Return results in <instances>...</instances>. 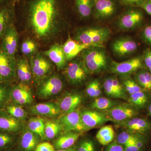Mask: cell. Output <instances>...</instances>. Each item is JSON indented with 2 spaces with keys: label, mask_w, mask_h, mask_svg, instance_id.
Listing matches in <instances>:
<instances>
[{
  "label": "cell",
  "mask_w": 151,
  "mask_h": 151,
  "mask_svg": "<svg viewBox=\"0 0 151 151\" xmlns=\"http://www.w3.org/2000/svg\"><path fill=\"white\" fill-rule=\"evenodd\" d=\"M86 94L91 98L100 97L102 94L100 81L97 79H94L89 81L86 86Z\"/></svg>",
  "instance_id": "cell-37"
},
{
  "label": "cell",
  "mask_w": 151,
  "mask_h": 151,
  "mask_svg": "<svg viewBox=\"0 0 151 151\" xmlns=\"http://www.w3.org/2000/svg\"><path fill=\"white\" fill-rule=\"evenodd\" d=\"M58 120L64 132L73 131L81 134L86 132L81 119V111L78 109L70 113L62 114Z\"/></svg>",
  "instance_id": "cell-12"
},
{
  "label": "cell",
  "mask_w": 151,
  "mask_h": 151,
  "mask_svg": "<svg viewBox=\"0 0 151 151\" xmlns=\"http://www.w3.org/2000/svg\"><path fill=\"white\" fill-rule=\"evenodd\" d=\"M64 83L59 76L50 75L38 85L37 97L45 100L57 95L62 91Z\"/></svg>",
  "instance_id": "cell-6"
},
{
  "label": "cell",
  "mask_w": 151,
  "mask_h": 151,
  "mask_svg": "<svg viewBox=\"0 0 151 151\" xmlns=\"http://www.w3.org/2000/svg\"><path fill=\"white\" fill-rule=\"evenodd\" d=\"M122 83L125 87L126 92L129 95L144 91L136 81L130 78L129 76L122 77Z\"/></svg>",
  "instance_id": "cell-39"
},
{
  "label": "cell",
  "mask_w": 151,
  "mask_h": 151,
  "mask_svg": "<svg viewBox=\"0 0 151 151\" xmlns=\"http://www.w3.org/2000/svg\"><path fill=\"white\" fill-rule=\"evenodd\" d=\"M142 35L146 42L151 45V25L145 27L143 30Z\"/></svg>",
  "instance_id": "cell-45"
},
{
  "label": "cell",
  "mask_w": 151,
  "mask_h": 151,
  "mask_svg": "<svg viewBox=\"0 0 151 151\" xmlns=\"http://www.w3.org/2000/svg\"><path fill=\"white\" fill-rule=\"evenodd\" d=\"M120 103L119 101L112 98L98 97L95 98L91 103L90 108L93 110L104 112L110 110Z\"/></svg>",
  "instance_id": "cell-27"
},
{
  "label": "cell",
  "mask_w": 151,
  "mask_h": 151,
  "mask_svg": "<svg viewBox=\"0 0 151 151\" xmlns=\"http://www.w3.org/2000/svg\"><path fill=\"white\" fill-rule=\"evenodd\" d=\"M29 63L33 79L37 85L50 75L52 65L42 55L39 53L34 55L30 58Z\"/></svg>",
  "instance_id": "cell-5"
},
{
  "label": "cell",
  "mask_w": 151,
  "mask_h": 151,
  "mask_svg": "<svg viewBox=\"0 0 151 151\" xmlns=\"http://www.w3.org/2000/svg\"><path fill=\"white\" fill-rule=\"evenodd\" d=\"M80 55L90 74L108 70L111 60L104 47H90L81 52Z\"/></svg>",
  "instance_id": "cell-2"
},
{
  "label": "cell",
  "mask_w": 151,
  "mask_h": 151,
  "mask_svg": "<svg viewBox=\"0 0 151 151\" xmlns=\"http://www.w3.org/2000/svg\"><path fill=\"white\" fill-rule=\"evenodd\" d=\"M115 132L112 125H106L98 131L96 138L98 142L103 146H107L114 141Z\"/></svg>",
  "instance_id": "cell-28"
},
{
  "label": "cell",
  "mask_w": 151,
  "mask_h": 151,
  "mask_svg": "<svg viewBox=\"0 0 151 151\" xmlns=\"http://www.w3.org/2000/svg\"><path fill=\"white\" fill-rule=\"evenodd\" d=\"M104 151H125L124 146L120 145L116 141L106 146Z\"/></svg>",
  "instance_id": "cell-43"
},
{
  "label": "cell",
  "mask_w": 151,
  "mask_h": 151,
  "mask_svg": "<svg viewBox=\"0 0 151 151\" xmlns=\"http://www.w3.org/2000/svg\"><path fill=\"white\" fill-rule=\"evenodd\" d=\"M135 140L130 142L124 146L125 151H142L135 145Z\"/></svg>",
  "instance_id": "cell-47"
},
{
  "label": "cell",
  "mask_w": 151,
  "mask_h": 151,
  "mask_svg": "<svg viewBox=\"0 0 151 151\" xmlns=\"http://www.w3.org/2000/svg\"><path fill=\"white\" fill-rule=\"evenodd\" d=\"M148 114L149 116H151V102L149 104L148 107Z\"/></svg>",
  "instance_id": "cell-51"
},
{
  "label": "cell",
  "mask_w": 151,
  "mask_h": 151,
  "mask_svg": "<svg viewBox=\"0 0 151 151\" xmlns=\"http://www.w3.org/2000/svg\"><path fill=\"white\" fill-rule=\"evenodd\" d=\"M149 71H150V73H151V67L150 68H149Z\"/></svg>",
  "instance_id": "cell-52"
},
{
  "label": "cell",
  "mask_w": 151,
  "mask_h": 151,
  "mask_svg": "<svg viewBox=\"0 0 151 151\" xmlns=\"http://www.w3.org/2000/svg\"><path fill=\"white\" fill-rule=\"evenodd\" d=\"M76 151H96V147L92 139L86 138L81 141Z\"/></svg>",
  "instance_id": "cell-41"
},
{
  "label": "cell",
  "mask_w": 151,
  "mask_h": 151,
  "mask_svg": "<svg viewBox=\"0 0 151 151\" xmlns=\"http://www.w3.org/2000/svg\"><path fill=\"white\" fill-rule=\"evenodd\" d=\"M149 96L145 91L136 92L130 94L128 97V103L137 109H141L147 105Z\"/></svg>",
  "instance_id": "cell-32"
},
{
  "label": "cell",
  "mask_w": 151,
  "mask_h": 151,
  "mask_svg": "<svg viewBox=\"0 0 151 151\" xmlns=\"http://www.w3.org/2000/svg\"><path fill=\"white\" fill-rule=\"evenodd\" d=\"M122 4L125 5L139 7L147 0H120Z\"/></svg>",
  "instance_id": "cell-46"
},
{
  "label": "cell",
  "mask_w": 151,
  "mask_h": 151,
  "mask_svg": "<svg viewBox=\"0 0 151 151\" xmlns=\"http://www.w3.org/2000/svg\"><path fill=\"white\" fill-rule=\"evenodd\" d=\"M43 55L47 56L59 70L64 68L67 64L62 45L58 44L53 45L48 50L44 51Z\"/></svg>",
  "instance_id": "cell-21"
},
{
  "label": "cell",
  "mask_w": 151,
  "mask_h": 151,
  "mask_svg": "<svg viewBox=\"0 0 151 151\" xmlns=\"http://www.w3.org/2000/svg\"><path fill=\"white\" fill-rule=\"evenodd\" d=\"M149 1H151V0H149Z\"/></svg>",
  "instance_id": "cell-54"
},
{
  "label": "cell",
  "mask_w": 151,
  "mask_h": 151,
  "mask_svg": "<svg viewBox=\"0 0 151 151\" xmlns=\"http://www.w3.org/2000/svg\"><path fill=\"white\" fill-rule=\"evenodd\" d=\"M81 134L73 131L64 132L58 137L55 141V148L58 150H64L71 147L78 140Z\"/></svg>",
  "instance_id": "cell-25"
},
{
  "label": "cell",
  "mask_w": 151,
  "mask_h": 151,
  "mask_svg": "<svg viewBox=\"0 0 151 151\" xmlns=\"http://www.w3.org/2000/svg\"><path fill=\"white\" fill-rule=\"evenodd\" d=\"M8 1L9 0H0V7L9 4Z\"/></svg>",
  "instance_id": "cell-50"
},
{
  "label": "cell",
  "mask_w": 151,
  "mask_h": 151,
  "mask_svg": "<svg viewBox=\"0 0 151 151\" xmlns=\"http://www.w3.org/2000/svg\"><path fill=\"white\" fill-rule=\"evenodd\" d=\"M142 67V58L137 57L121 62L111 60L108 70L111 73L119 75L122 78L129 76L131 74L140 70Z\"/></svg>",
  "instance_id": "cell-7"
},
{
  "label": "cell",
  "mask_w": 151,
  "mask_h": 151,
  "mask_svg": "<svg viewBox=\"0 0 151 151\" xmlns=\"http://www.w3.org/2000/svg\"><path fill=\"white\" fill-rule=\"evenodd\" d=\"M139 7L151 16V2L149 0H147L145 2L143 3Z\"/></svg>",
  "instance_id": "cell-48"
},
{
  "label": "cell",
  "mask_w": 151,
  "mask_h": 151,
  "mask_svg": "<svg viewBox=\"0 0 151 151\" xmlns=\"http://www.w3.org/2000/svg\"><path fill=\"white\" fill-rule=\"evenodd\" d=\"M21 49L23 54L31 57L36 54L37 49V44L33 40L27 38L23 42Z\"/></svg>",
  "instance_id": "cell-38"
},
{
  "label": "cell",
  "mask_w": 151,
  "mask_h": 151,
  "mask_svg": "<svg viewBox=\"0 0 151 151\" xmlns=\"http://www.w3.org/2000/svg\"><path fill=\"white\" fill-rule=\"evenodd\" d=\"M33 101L32 92L29 85L19 83L12 86L10 103L22 106L29 105Z\"/></svg>",
  "instance_id": "cell-10"
},
{
  "label": "cell",
  "mask_w": 151,
  "mask_h": 151,
  "mask_svg": "<svg viewBox=\"0 0 151 151\" xmlns=\"http://www.w3.org/2000/svg\"><path fill=\"white\" fill-rule=\"evenodd\" d=\"M45 123L40 117H33L29 120L27 128L29 130L39 136L41 139H45Z\"/></svg>",
  "instance_id": "cell-30"
},
{
  "label": "cell",
  "mask_w": 151,
  "mask_h": 151,
  "mask_svg": "<svg viewBox=\"0 0 151 151\" xmlns=\"http://www.w3.org/2000/svg\"><path fill=\"white\" fill-rule=\"evenodd\" d=\"M62 131L63 128L58 119L49 120L45 123V139H53L58 137Z\"/></svg>",
  "instance_id": "cell-29"
},
{
  "label": "cell",
  "mask_w": 151,
  "mask_h": 151,
  "mask_svg": "<svg viewBox=\"0 0 151 151\" xmlns=\"http://www.w3.org/2000/svg\"><path fill=\"white\" fill-rule=\"evenodd\" d=\"M4 110L14 118L22 122L27 118V113L21 105L9 103L6 105Z\"/></svg>",
  "instance_id": "cell-34"
},
{
  "label": "cell",
  "mask_w": 151,
  "mask_h": 151,
  "mask_svg": "<svg viewBox=\"0 0 151 151\" xmlns=\"http://www.w3.org/2000/svg\"><path fill=\"white\" fill-rule=\"evenodd\" d=\"M135 78V81L144 91H151V73L150 71L140 70L136 72Z\"/></svg>",
  "instance_id": "cell-33"
},
{
  "label": "cell",
  "mask_w": 151,
  "mask_h": 151,
  "mask_svg": "<svg viewBox=\"0 0 151 151\" xmlns=\"http://www.w3.org/2000/svg\"><path fill=\"white\" fill-rule=\"evenodd\" d=\"M18 34L14 23L9 27L1 38L0 45L3 51L12 59L16 60L15 54L17 48Z\"/></svg>",
  "instance_id": "cell-13"
},
{
  "label": "cell",
  "mask_w": 151,
  "mask_h": 151,
  "mask_svg": "<svg viewBox=\"0 0 151 151\" xmlns=\"http://www.w3.org/2000/svg\"><path fill=\"white\" fill-rule=\"evenodd\" d=\"M114 123L124 122L138 115L137 109L129 103H120L113 108L104 111Z\"/></svg>",
  "instance_id": "cell-11"
},
{
  "label": "cell",
  "mask_w": 151,
  "mask_h": 151,
  "mask_svg": "<svg viewBox=\"0 0 151 151\" xmlns=\"http://www.w3.org/2000/svg\"><path fill=\"white\" fill-rule=\"evenodd\" d=\"M23 128L22 121L14 118L4 109L0 110V130L16 135Z\"/></svg>",
  "instance_id": "cell-20"
},
{
  "label": "cell",
  "mask_w": 151,
  "mask_h": 151,
  "mask_svg": "<svg viewBox=\"0 0 151 151\" xmlns=\"http://www.w3.org/2000/svg\"><path fill=\"white\" fill-rule=\"evenodd\" d=\"M29 111L33 115L50 119L59 117L62 113L56 103H40L31 106Z\"/></svg>",
  "instance_id": "cell-19"
},
{
  "label": "cell",
  "mask_w": 151,
  "mask_h": 151,
  "mask_svg": "<svg viewBox=\"0 0 151 151\" xmlns=\"http://www.w3.org/2000/svg\"><path fill=\"white\" fill-rule=\"evenodd\" d=\"M16 135L0 130V151L9 150L14 145Z\"/></svg>",
  "instance_id": "cell-35"
},
{
  "label": "cell",
  "mask_w": 151,
  "mask_h": 151,
  "mask_svg": "<svg viewBox=\"0 0 151 151\" xmlns=\"http://www.w3.org/2000/svg\"><path fill=\"white\" fill-rule=\"evenodd\" d=\"M137 43L131 37H124L116 39L112 42L111 50L119 57L129 56L137 50Z\"/></svg>",
  "instance_id": "cell-14"
},
{
  "label": "cell",
  "mask_w": 151,
  "mask_h": 151,
  "mask_svg": "<svg viewBox=\"0 0 151 151\" xmlns=\"http://www.w3.org/2000/svg\"><path fill=\"white\" fill-rule=\"evenodd\" d=\"M116 5L114 0H94L93 13L99 20L111 18L116 13Z\"/></svg>",
  "instance_id": "cell-17"
},
{
  "label": "cell",
  "mask_w": 151,
  "mask_h": 151,
  "mask_svg": "<svg viewBox=\"0 0 151 151\" xmlns=\"http://www.w3.org/2000/svg\"><path fill=\"white\" fill-rule=\"evenodd\" d=\"M81 119L86 132L108 122H113L105 112L91 109L81 111Z\"/></svg>",
  "instance_id": "cell-8"
},
{
  "label": "cell",
  "mask_w": 151,
  "mask_h": 151,
  "mask_svg": "<svg viewBox=\"0 0 151 151\" xmlns=\"http://www.w3.org/2000/svg\"><path fill=\"white\" fill-rule=\"evenodd\" d=\"M75 5L79 15L87 18L93 13L94 0H75Z\"/></svg>",
  "instance_id": "cell-31"
},
{
  "label": "cell",
  "mask_w": 151,
  "mask_h": 151,
  "mask_svg": "<svg viewBox=\"0 0 151 151\" xmlns=\"http://www.w3.org/2000/svg\"><path fill=\"white\" fill-rule=\"evenodd\" d=\"M14 13L12 6L9 4L0 7V39L7 29L13 23Z\"/></svg>",
  "instance_id": "cell-26"
},
{
  "label": "cell",
  "mask_w": 151,
  "mask_h": 151,
  "mask_svg": "<svg viewBox=\"0 0 151 151\" xmlns=\"http://www.w3.org/2000/svg\"><path fill=\"white\" fill-rule=\"evenodd\" d=\"M60 13L58 0H31L28 9V17L37 37L44 39L53 34Z\"/></svg>",
  "instance_id": "cell-1"
},
{
  "label": "cell",
  "mask_w": 151,
  "mask_h": 151,
  "mask_svg": "<svg viewBox=\"0 0 151 151\" xmlns=\"http://www.w3.org/2000/svg\"><path fill=\"white\" fill-rule=\"evenodd\" d=\"M64 73L68 81L73 86L84 84L90 74L81 58H74L64 68Z\"/></svg>",
  "instance_id": "cell-4"
},
{
  "label": "cell",
  "mask_w": 151,
  "mask_h": 151,
  "mask_svg": "<svg viewBox=\"0 0 151 151\" xmlns=\"http://www.w3.org/2000/svg\"><path fill=\"white\" fill-rule=\"evenodd\" d=\"M90 47L91 46L73 40L69 35L67 40L62 45L63 49L67 62L74 59L83 50Z\"/></svg>",
  "instance_id": "cell-24"
},
{
  "label": "cell",
  "mask_w": 151,
  "mask_h": 151,
  "mask_svg": "<svg viewBox=\"0 0 151 151\" xmlns=\"http://www.w3.org/2000/svg\"><path fill=\"white\" fill-rule=\"evenodd\" d=\"M16 61L9 57L0 47V82L11 84L16 76Z\"/></svg>",
  "instance_id": "cell-9"
},
{
  "label": "cell",
  "mask_w": 151,
  "mask_h": 151,
  "mask_svg": "<svg viewBox=\"0 0 151 151\" xmlns=\"http://www.w3.org/2000/svg\"><path fill=\"white\" fill-rule=\"evenodd\" d=\"M12 85L0 82V110H4L10 102Z\"/></svg>",
  "instance_id": "cell-36"
},
{
  "label": "cell",
  "mask_w": 151,
  "mask_h": 151,
  "mask_svg": "<svg viewBox=\"0 0 151 151\" xmlns=\"http://www.w3.org/2000/svg\"><path fill=\"white\" fill-rule=\"evenodd\" d=\"M76 151V147L73 146L69 148L64 149V150H58L56 151Z\"/></svg>",
  "instance_id": "cell-49"
},
{
  "label": "cell",
  "mask_w": 151,
  "mask_h": 151,
  "mask_svg": "<svg viewBox=\"0 0 151 151\" xmlns=\"http://www.w3.org/2000/svg\"><path fill=\"white\" fill-rule=\"evenodd\" d=\"M35 151H55L54 146L48 142H44L39 144Z\"/></svg>",
  "instance_id": "cell-42"
},
{
  "label": "cell",
  "mask_w": 151,
  "mask_h": 151,
  "mask_svg": "<svg viewBox=\"0 0 151 151\" xmlns=\"http://www.w3.org/2000/svg\"><path fill=\"white\" fill-rule=\"evenodd\" d=\"M115 124L119 127L136 134L144 135L151 129V123L148 120L137 116Z\"/></svg>",
  "instance_id": "cell-15"
},
{
  "label": "cell",
  "mask_w": 151,
  "mask_h": 151,
  "mask_svg": "<svg viewBox=\"0 0 151 151\" xmlns=\"http://www.w3.org/2000/svg\"><path fill=\"white\" fill-rule=\"evenodd\" d=\"M17 1V0H14V2Z\"/></svg>",
  "instance_id": "cell-53"
},
{
  "label": "cell",
  "mask_w": 151,
  "mask_h": 151,
  "mask_svg": "<svg viewBox=\"0 0 151 151\" xmlns=\"http://www.w3.org/2000/svg\"><path fill=\"white\" fill-rule=\"evenodd\" d=\"M111 32L108 27L103 26L90 27L81 29L75 35V40L91 47H104Z\"/></svg>",
  "instance_id": "cell-3"
},
{
  "label": "cell",
  "mask_w": 151,
  "mask_h": 151,
  "mask_svg": "<svg viewBox=\"0 0 151 151\" xmlns=\"http://www.w3.org/2000/svg\"><path fill=\"white\" fill-rule=\"evenodd\" d=\"M16 76L20 83L30 85L33 80L29 61L26 58L17 60Z\"/></svg>",
  "instance_id": "cell-23"
},
{
  "label": "cell",
  "mask_w": 151,
  "mask_h": 151,
  "mask_svg": "<svg viewBox=\"0 0 151 151\" xmlns=\"http://www.w3.org/2000/svg\"><path fill=\"white\" fill-rule=\"evenodd\" d=\"M22 132L19 147L21 151H35L41 139L39 136L30 131L27 127Z\"/></svg>",
  "instance_id": "cell-22"
},
{
  "label": "cell",
  "mask_w": 151,
  "mask_h": 151,
  "mask_svg": "<svg viewBox=\"0 0 151 151\" xmlns=\"http://www.w3.org/2000/svg\"><path fill=\"white\" fill-rule=\"evenodd\" d=\"M83 100L81 93L76 92L68 93L56 103L61 111L62 114L73 112L78 109Z\"/></svg>",
  "instance_id": "cell-18"
},
{
  "label": "cell",
  "mask_w": 151,
  "mask_h": 151,
  "mask_svg": "<svg viewBox=\"0 0 151 151\" xmlns=\"http://www.w3.org/2000/svg\"><path fill=\"white\" fill-rule=\"evenodd\" d=\"M143 14L137 9H130L122 14L118 20V27L123 30L134 29L140 24L143 20Z\"/></svg>",
  "instance_id": "cell-16"
},
{
  "label": "cell",
  "mask_w": 151,
  "mask_h": 151,
  "mask_svg": "<svg viewBox=\"0 0 151 151\" xmlns=\"http://www.w3.org/2000/svg\"><path fill=\"white\" fill-rule=\"evenodd\" d=\"M136 134H133L126 130L121 132L117 136L116 142L122 146L135 140Z\"/></svg>",
  "instance_id": "cell-40"
},
{
  "label": "cell",
  "mask_w": 151,
  "mask_h": 151,
  "mask_svg": "<svg viewBox=\"0 0 151 151\" xmlns=\"http://www.w3.org/2000/svg\"><path fill=\"white\" fill-rule=\"evenodd\" d=\"M143 60L145 65L148 68L151 67V50L150 49H146L144 51Z\"/></svg>",
  "instance_id": "cell-44"
}]
</instances>
